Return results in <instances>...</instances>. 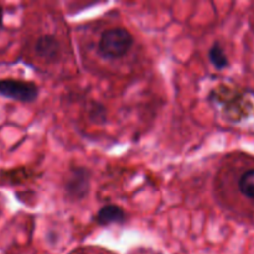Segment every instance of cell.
<instances>
[{
  "label": "cell",
  "instance_id": "obj_4",
  "mask_svg": "<svg viewBox=\"0 0 254 254\" xmlns=\"http://www.w3.org/2000/svg\"><path fill=\"white\" fill-rule=\"evenodd\" d=\"M61 46L57 39L52 35H42L35 42V52L41 59L55 61L59 59Z\"/></svg>",
  "mask_w": 254,
  "mask_h": 254
},
{
  "label": "cell",
  "instance_id": "obj_1",
  "mask_svg": "<svg viewBox=\"0 0 254 254\" xmlns=\"http://www.w3.org/2000/svg\"><path fill=\"white\" fill-rule=\"evenodd\" d=\"M134 45V37L124 27H112L102 34L98 44L101 56L106 59H119L130 51Z\"/></svg>",
  "mask_w": 254,
  "mask_h": 254
},
{
  "label": "cell",
  "instance_id": "obj_9",
  "mask_svg": "<svg viewBox=\"0 0 254 254\" xmlns=\"http://www.w3.org/2000/svg\"><path fill=\"white\" fill-rule=\"evenodd\" d=\"M2 25V9L1 6H0V27H1Z\"/></svg>",
  "mask_w": 254,
  "mask_h": 254
},
{
  "label": "cell",
  "instance_id": "obj_7",
  "mask_svg": "<svg viewBox=\"0 0 254 254\" xmlns=\"http://www.w3.org/2000/svg\"><path fill=\"white\" fill-rule=\"evenodd\" d=\"M238 189L245 197L254 200V170H248L238 181Z\"/></svg>",
  "mask_w": 254,
  "mask_h": 254
},
{
  "label": "cell",
  "instance_id": "obj_3",
  "mask_svg": "<svg viewBox=\"0 0 254 254\" xmlns=\"http://www.w3.org/2000/svg\"><path fill=\"white\" fill-rule=\"evenodd\" d=\"M91 189V173L87 168H73L64 180V192L72 201L87 197Z\"/></svg>",
  "mask_w": 254,
  "mask_h": 254
},
{
  "label": "cell",
  "instance_id": "obj_5",
  "mask_svg": "<svg viewBox=\"0 0 254 254\" xmlns=\"http://www.w3.org/2000/svg\"><path fill=\"white\" fill-rule=\"evenodd\" d=\"M94 221L102 227L114 225V223H124L127 221V213L122 207L117 205L103 206L97 212Z\"/></svg>",
  "mask_w": 254,
  "mask_h": 254
},
{
  "label": "cell",
  "instance_id": "obj_2",
  "mask_svg": "<svg viewBox=\"0 0 254 254\" xmlns=\"http://www.w3.org/2000/svg\"><path fill=\"white\" fill-rule=\"evenodd\" d=\"M0 96L12 99V101L30 103L37 98L39 88L32 82L5 78L0 79Z\"/></svg>",
  "mask_w": 254,
  "mask_h": 254
},
{
  "label": "cell",
  "instance_id": "obj_6",
  "mask_svg": "<svg viewBox=\"0 0 254 254\" xmlns=\"http://www.w3.org/2000/svg\"><path fill=\"white\" fill-rule=\"evenodd\" d=\"M208 59H210L211 64L215 66V68L223 69L228 66V59L226 55L225 50L221 46L220 42H215L212 46L208 50Z\"/></svg>",
  "mask_w": 254,
  "mask_h": 254
},
{
  "label": "cell",
  "instance_id": "obj_8",
  "mask_svg": "<svg viewBox=\"0 0 254 254\" xmlns=\"http://www.w3.org/2000/svg\"><path fill=\"white\" fill-rule=\"evenodd\" d=\"M89 118L98 124L106 123V108L99 103H92V106L89 107Z\"/></svg>",
  "mask_w": 254,
  "mask_h": 254
}]
</instances>
